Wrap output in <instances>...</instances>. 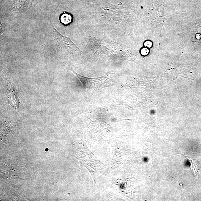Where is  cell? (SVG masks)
<instances>
[{
    "instance_id": "obj_5",
    "label": "cell",
    "mask_w": 201,
    "mask_h": 201,
    "mask_svg": "<svg viewBox=\"0 0 201 201\" xmlns=\"http://www.w3.org/2000/svg\"><path fill=\"white\" fill-rule=\"evenodd\" d=\"M183 155L187 160L188 163H189L190 168L191 172L193 173L196 176H197V174L199 171V169H198L197 164L195 161H194L192 159L189 157L185 156Z\"/></svg>"
},
{
    "instance_id": "obj_2",
    "label": "cell",
    "mask_w": 201,
    "mask_h": 201,
    "mask_svg": "<svg viewBox=\"0 0 201 201\" xmlns=\"http://www.w3.org/2000/svg\"><path fill=\"white\" fill-rule=\"evenodd\" d=\"M53 26L54 40L63 51L67 52H80L81 51L77 46L72 41L70 38L62 35L56 30L51 22Z\"/></svg>"
},
{
    "instance_id": "obj_1",
    "label": "cell",
    "mask_w": 201,
    "mask_h": 201,
    "mask_svg": "<svg viewBox=\"0 0 201 201\" xmlns=\"http://www.w3.org/2000/svg\"><path fill=\"white\" fill-rule=\"evenodd\" d=\"M77 77L82 85L83 89L91 90H98L108 85V78L106 75L98 78H88L77 73L71 67L68 69Z\"/></svg>"
},
{
    "instance_id": "obj_3",
    "label": "cell",
    "mask_w": 201,
    "mask_h": 201,
    "mask_svg": "<svg viewBox=\"0 0 201 201\" xmlns=\"http://www.w3.org/2000/svg\"><path fill=\"white\" fill-rule=\"evenodd\" d=\"M8 88L7 92V97L10 100V103L15 108L18 107L19 106V101L17 97L16 92H15L13 85L10 82H8Z\"/></svg>"
},
{
    "instance_id": "obj_4",
    "label": "cell",
    "mask_w": 201,
    "mask_h": 201,
    "mask_svg": "<svg viewBox=\"0 0 201 201\" xmlns=\"http://www.w3.org/2000/svg\"><path fill=\"white\" fill-rule=\"evenodd\" d=\"M59 20L62 24L68 25L72 23L73 18L71 14L64 12L60 16Z\"/></svg>"
}]
</instances>
